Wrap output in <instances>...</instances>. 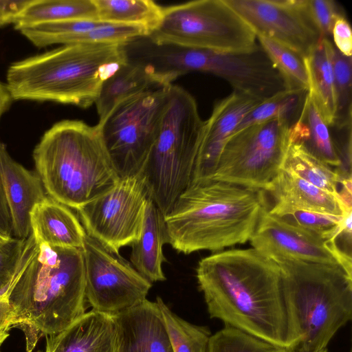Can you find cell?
Segmentation results:
<instances>
[{"label": "cell", "mask_w": 352, "mask_h": 352, "mask_svg": "<svg viewBox=\"0 0 352 352\" xmlns=\"http://www.w3.org/2000/svg\"><path fill=\"white\" fill-rule=\"evenodd\" d=\"M156 43L219 52L255 48L256 36L225 0H197L163 8L148 36Z\"/></svg>", "instance_id": "cell-8"}, {"label": "cell", "mask_w": 352, "mask_h": 352, "mask_svg": "<svg viewBox=\"0 0 352 352\" xmlns=\"http://www.w3.org/2000/svg\"><path fill=\"white\" fill-rule=\"evenodd\" d=\"M267 208L264 190L214 179L191 182L164 217L168 244L188 254L245 243Z\"/></svg>", "instance_id": "cell-3"}, {"label": "cell", "mask_w": 352, "mask_h": 352, "mask_svg": "<svg viewBox=\"0 0 352 352\" xmlns=\"http://www.w3.org/2000/svg\"><path fill=\"white\" fill-rule=\"evenodd\" d=\"M256 35L269 38L304 58L320 40L305 0H225Z\"/></svg>", "instance_id": "cell-13"}, {"label": "cell", "mask_w": 352, "mask_h": 352, "mask_svg": "<svg viewBox=\"0 0 352 352\" xmlns=\"http://www.w3.org/2000/svg\"><path fill=\"white\" fill-rule=\"evenodd\" d=\"M308 91L285 89L264 100L246 115L234 133L250 125L275 118L284 119L292 126L300 117Z\"/></svg>", "instance_id": "cell-30"}, {"label": "cell", "mask_w": 352, "mask_h": 352, "mask_svg": "<svg viewBox=\"0 0 352 352\" xmlns=\"http://www.w3.org/2000/svg\"><path fill=\"white\" fill-rule=\"evenodd\" d=\"M151 197L143 173L120 178L109 191L76 210L86 233L116 256L141 234Z\"/></svg>", "instance_id": "cell-11"}, {"label": "cell", "mask_w": 352, "mask_h": 352, "mask_svg": "<svg viewBox=\"0 0 352 352\" xmlns=\"http://www.w3.org/2000/svg\"><path fill=\"white\" fill-rule=\"evenodd\" d=\"M17 30L38 47L53 44H126L149 34L148 31L141 26L85 19L42 23L23 27Z\"/></svg>", "instance_id": "cell-17"}, {"label": "cell", "mask_w": 352, "mask_h": 352, "mask_svg": "<svg viewBox=\"0 0 352 352\" xmlns=\"http://www.w3.org/2000/svg\"><path fill=\"white\" fill-rule=\"evenodd\" d=\"M160 84L168 83L164 82L150 67L127 60L101 87L95 102L99 120L122 100Z\"/></svg>", "instance_id": "cell-25"}, {"label": "cell", "mask_w": 352, "mask_h": 352, "mask_svg": "<svg viewBox=\"0 0 352 352\" xmlns=\"http://www.w3.org/2000/svg\"><path fill=\"white\" fill-rule=\"evenodd\" d=\"M269 212L323 239L334 241L339 233L343 216L306 210L273 207L269 208Z\"/></svg>", "instance_id": "cell-33"}, {"label": "cell", "mask_w": 352, "mask_h": 352, "mask_svg": "<svg viewBox=\"0 0 352 352\" xmlns=\"http://www.w3.org/2000/svg\"><path fill=\"white\" fill-rule=\"evenodd\" d=\"M263 101L233 91L216 102L210 118L204 121L191 182L212 179L226 142L246 115Z\"/></svg>", "instance_id": "cell-16"}, {"label": "cell", "mask_w": 352, "mask_h": 352, "mask_svg": "<svg viewBox=\"0 0 352 352\" xmlns=\"http://www.w3.org/2000/svg\"><path fill=\"white\" fill-rule=\"evenodd\" d=\"M32 0H0V16L4 23H14Z\"/></svg>", "instance_id": "cell-39"}, {"label": "cell", "mask_w": 352, "mask_h": 352, "mask_svg": "<svg viewBox=\"0 0 352 352\" xmlns=\"http://www.w3.org/2000/svg\"><path fill=\"white\" fill-rule=\"evenodd\" d=\"M204 124L193 96L172 84L169 102L142 173L151 197L164 217L191 182Z\"/></svg>", "instance_id": "cell-7"}, {"label": "cell", "mask_w": 352, "mask_h": 352, "mask_svg": "<svg viewBox=\"0 0 352 352\" xmlns=\"http://www.w3.org/2000/svg\"><path fill=\"white\" fill-rule=\"evenodd\" d=\"M0 236L10 239L12 236V218L0 177Z\"/></svg>", "instance_id": "cell-41"}, {"label": "cell", "mask_w": 352, "mask_h": 352, "mask_svg": "<svg viewBox=\"0 0 352 352\" xmlns=\"http://www.w3.org/2000/svg\"><path fill=\"white\" fill-rule=\"evenodd\" d=\"M8 300L12 328L23 331L31 352L42 336L62 331L86 312L82 250L36 244L30 234Z\"/></svg>", "instance_id": "cell-2"}, {"label": "cell", "mask_w": 352, "mask_h": 352, "mask_svg": "<svg viewBox=\"0 0 352 352\" xmlns=\"http://www.w3.org/2000/svg\"><path fill=\"white\" fill-rule=\"evenodd\" d=\"M126 61L124 44L64 45L12 63L6 85L12 100L86 109L95 104L103 82Z\"/></svg>", "instance_id": "cell-4"}, {"label": "cell", "mask_w": 352, "mask_h": 352, "mask_svg": "<svg viewBox=\"0 0 352 352\" xmlns=\"http://www.w3.org/2000/svg\"><path fill=\"white\" fill-rule=\"evenodd\" d=\"M307 12L321 38H331L337 17L344 14L341 6L333 0H305Z\"/></svg>", "instance_id": "cell-36"}, {"label": "cell", "mask_w": 352, "mask_h": 352, "mask_svg": "<svg viewBox=\"0 0 352 352\" xmlns=\"http://www.w3.org/2000/svg\"><path fill=\"white\" fill-rule=\"evenodd\" d=\"M10 239H6L0 236V249L9 241Z\"/></svg>", "instance_id": "cell-43"}, {"label": "cell", "mask_w": 352, "mask_h": 352, "mask_svg": "<svg viewBox=\"0 0 352 352\" xmlns=\"http://www.w3.org/2000/svg\"><path fill=\"white\" fill-rule=\"evenodd\" d=\"M118 352H173L157 302L147 299L115 314Z\"/></svg>", "instance_id": "cell-19"}, {"label": "cell", "mask_w": 352, "mask_h": 352, "mask_svg": "<svg viewBox=\"0 0 352 352\" xmlns=\"http://www.w3.org/2000/svg\"><path fill=\"white\" fill-rule=\"evenodd\" d=\"M156 302L163 315L173 352H208L212 335L206 326L193 324L182 319L157 297Z\"/></svg>", "instance_id": "cell-31"}, {"label": "cell", "mask_w": 352, "mask_h": 352, "mask_svg": "<svg viewBox=\"0 0 352 352\" xmlns=\"http://www.w3.org/2000/svg\"><path fill=\"white\" fill-rule=\"evenodd\" d=\"M12 100L6 85L0 81V120L6 111L8 110Z\"/></svg>", "instance_id": "cell-42"}, {"label": "cell", "mask_w": 352, "mask_h": 352, "mask_svg": "<svg viewBox=\"0 0 352 352\" xmlns=\"http://www.w3.org/2000/svg\"><path fill=\"white\" fill-rule=\"evenodd\" d=\"M46 340L45 352H118L115 314L91 309Z\"/></svg>", "instance_id": "cell-20"}, {"label": "cell", "mask_w": 352, "mask_h": 352, "mask_svg": "<svg viewBox=\"0 0 352 352\" xmlns=\"http://www.w3.org/2000/svg\"><path fill=\"white\" fill-rule=\"evenodd\" d=\"M33 158L47 195L76 210L120 180L96 126L82 121L54 124L36 146Z\"/></svg>", "instance_id": "cell-5"}, {"label": "cell", "mask_w": 352, "mask_h": 352, "mask_svg": "<svg viewBox=\"0 0 352 352\" xmlns=\"http://www.w3.org/2000/svg\"><path fill=\"white\" fill-rule=\"evenodd\" d=\"M3 25H4V23H3L1 16H0V26Z\"/></svg>", "instance_id": "cell-45"}, {"label": "cell", "mask_w": 352, "mask_h": 352, "mask_svg": "<svg viewBox=\"0 0 352 352\" xmlns=\"http://www.w3.org/2000/svg\"><path fill=\"white\" fill-rule=\"evenodd\" d=\"M299 338L296 352H318L352 318V274L337 265L275 261Z\"/></svg>", "instance_id": "cell-6"}, {"label": "cell", "mask_w": 352, "mask_h": 352, "mask_svg": "<svg viewBox=\"0 0 352 352\" xmlns=\"http://www.w3.org/2000/svg\"><path fill=\"white\" fill-rule=\"evenodd\" d=\"M281 168L337 198L340 175L336 170L309 153L301 144L289 141Z\"/></svg>", "instance_id": "cell-29"}, {"label": "cell", "mask_w": 352, "mask_h": 352, "mask_svg": "<svg viewBox=\"0 0 352 352\" xmlns=\"http://www.w3.org/2000/svg\"><path fill=\"white\" fill-rule=\"evenodd\" d=\"M26 240L10 239L0 249V292L13 280L23 257Z\"/></svg>", "instance_id": "cell-37"}, {"label": "cell", "mask_w": 352, "mask_h": 352, "mask_svg": "<svg viewBox=\"0 0 352 352\" xmlns=\"http://www.w3.org/2000/svg\"><path fill=\"white\" fill-rule=\"evenodd\" d=\"M289 141L301 144L309 153L329 166L336 169L340 167V162L330 128L309 91L299 118L290 126Z\"/></svg>", "instance_id": "cell-24"}, {"label": "cell", "mask_w": 352, "mask_h": 352, "mask_svg": "<svg viewBox=\"0 0 352 352\" xmlns=\"http://www.w3.org/2000/svg\"><path fill=\"white\" fill-rule=\"evenodd\" d=\"M256 36L260 46L284 78L288 89L309 90V80L305 58L269 38Z\"/></svg>", "instance_id": "cell-32"}, {"label": "cell", "mask_w": 352, "mask_h": 352, "mask_svg": "<svg viewBox=\"0 0 352 352\" xmlns=\"http://www.w3.org/2000/svg\"><path fill=\"white\" fill-rule=\"evenodd\" d=\"M196 277L211 318L273 345L294 349V327L278 265L254 248L201 258Z\"/></svg>", "instance_id": "cell-1"}, {"label": "cell", "mask_w": 352, "mask_h": 352, "mask_svg": "<svg viewBox=\"0 0 352 352\" xmlns=\"http://www.w3.org/2000/svg\"><path fill=\"white\" fill-rule=\"evenodd\" d=\"M266 191L274 198L273 208L343 215L336 197L283 168H280Z\"/></svg>", "instance_id": "cell-23"}, {"label": "cell", "mask_w": 352, "mask_h": 352, "mask_svg": "<svg viewBox=\"0 0 352 352\" xmlns=\"http://www.w3.org/2000/svg\"><path fill=\"white\" fill-rule=\"evenodd\" d=\"M168 243L164 216L150 197L142 232L132 246L131 265L151 283L165 280L162 265L166 261L163 246Z\"/></svg>", "instance_id": "cell-22"}, {"label": "cell", "mask_w": 352, "mask_h": 352, "mask_svg": "<svg viewBox=\"0 0 352 352\" xmlns=\"http://www.w3.org/2000/svg\"><path fill=\"white\" fill-rule=\"evenodd\" d=\"M333 42L320 38L305 58L311 94L324 120L330 126L336 113V94L333 68Z\"/></svg>", "instance_id": "cell-26"}, {"label": "cell", "mask_w": 352, "mask_h": 352, "mask_svg": "<svg viewBox=\"0 0 352 352\" xmlns=\"http://www.w3.org/2000/svg\"><path fill=\"white\" fill-rule=\"evenodd\" d=\"M1 344H2V342H0V347H1ZM0 352H1V351H0Z\"/></svg>", "instance_id": "cell-46"}, {"label": "cell", "mask_w": 352, "mask_h": 352, "mask_svg": "<svg viewBox=\"0 0 352 352\" xmlns=\"http://www.w3.org/2000/svg\"><path fill=\"white\" fill-rule=\"evenodd\" d=\"M82 250L86 300L92 309L116 314L146 299L152 283L131 264L87 234Z\"/></svg>", "instance_id": "cell-12"}, {"label": "cell", "mask_w": 352, "mask_h": 352, "mask_svg": "<svg viewBox=\"0 0 352 352\" xmlns=\"http://www.w3.org/2000/svg\"><path fill=\"white\" fill-rule=\"evenodd\" d=\"M281 352H296V351L293 350L292 349H283ZM318 352H328L327 349L322 350Z\"/></svg>", "instance_id": "cell-44"}, {"label": "cell", "mask_w": 352, "mask_h": 352, "mask_svg": "<svg viewBox=\"0 0 352 352\" xmlns=\"http://www.w3.org/2000/svg\"><path fill=\"white\" fill-rule=\"evenodd\" d=\"M331 38L333 45L341 54L346 56H351L352 32L345 14L340 15L336 19Z\"/></svg>", "instance_id": "cell-38"}, {"label": "cell", "mask_w": 352, "mask_h": 352, "mask_svg": "<svg viewBox=\"0 0 352 352\" xmlns=\"http://www.w3.org/2000/svg\"><path fill=\"white\" fill-rule=\"evenodd\" d=\"M283 349L225 325L210 336L208 352H281Z\"/></svg>", "instance_id": "cell-35"}, {"label": "cell", "mask_w": 352, "mask_h": 352, "mask_svg": "<svg viewBox=\"0 0 352 352\" xmlns=\"http://www.w3.org/2000/svg\"><path fill=\"white\" fill-rule=\"evenodd\" d=\"M172 84L119 102L96 127L120 178L142 173L158 133Z\"/></svg>", "instance_id": "cell-9"}, {"label": "cell", "mask_w": 352, "mask_h": 352, "mask_svg": "<svg viewBox=\"0 0 352 352\" xmlns=\"http://www.w3.org/2000/svg\"><path fill=\"white\" fill-rule=\"evenodd\" d=\"M11 283L3 291L0 292L1 342H3L7 338V337L9 336V330L12 328V312L8 300V294Z\"/></svg>", "instance_id": "cell-40"}, {"label": "cell", "mask_w": 352, "mask_h": 352, "mask_svg": "<svg viewBox=\"0 0 352 352\" xmlns=\"http://www.w3.org/2000/svg\"><path fill=\"white\" fill-rule=\"evenodd\" d=\"M0 177L9 207L14 238L26 240L31 233L30 214L46 197L37 173L14 161L0 142Z\"/></svg>", "instance_id": "cell-18"}, {"label": "cell", "mask_w": 352, "mask_h": 352, "mask_svg": "<svg viewBox=\"0 0 352 352\" xmlns=\"http://www.w3.org/2000/svg\"><path fill=\"white\" fill-rule=\"evenodd\" d=\"M253 248L274 261L293 259L337 265L352 274L351 257L334 240H328L293 225L265 209L250 239Z\"/></svg>", "instance_id": "cell-14"}, {"label": "cell", "mask_w": 352, "mask_h": 352, "mask_svg": "<svg viewBox=\"0 0 352 352\" xmlns=\"http://www.w3.org/2000/svg\"><path fill=\"white\" fill-rule=\"evenodd\" d=\"M197 72L217 76L234 91L263 100L288 89L284 78L259 44L241 52L199 50Z\"/></svg>", "instance_id": "cell-15"}, {"label": "cell", "mask_w": 352, "mask_h": 352, "mask_svg": "<svg viewBox=\"0 0 352 352\" xmlns=\"http://www.w3.org/2000/svg\"><path fill=\"white\" fill-rule=\"evenodd\" d=\"M98 20L103 22L137 25L150 33L159 24L163 7L151 0H94Z\"/></svg>", "instance_id": "cell-28"}, {"label": "cell", "mask_w": 352, "mask_h": 352, "mask_svg": "<svg viewBox=\"0 0 352 352\" xmlns=\"http://www.w3.org/2000/svg\"><path fill=\"white\" fill-rule=\"evenodd\" d=\"M333 68L336 113L331 126H342L352 122V57L343 55L334 46Z\"/></svg>", "instance_id": "cell-34"}, {"label": "cell", "mask_w": 352, "mask_h": 352, "mask_svg": "<svg viewBox=\"0 0 352 352\" xmlns=\"http://www.w3.org/2000/svg\"><path fill=\"white\" fill-rule=\"evenodd\" d=\"M31 233L36 244L82 250L87 233L70 208L50 196L30 214Z\"/></svg>", "instance_id": "cell-21"}, {"label": "cell", "mask_w": 352, "mask_h": 352, "mask_svg": "<svg viewBox=\"0 0 352 352\" xmlns=\"http://www.w3.org/2000/svg\"><path fill=\"white\" fill-rule=\"evenodd\" d=\"M98 20L94 0H32L14 23L23 27L71 20Z\"/></svg>", "instance_id": "cell-27"}, {"label": "cell", "mask_w": 352, "mask_h": 352, "mask_svg": "<svg viewBox=\"0 0 352 352\" xmlns=\"http://www.w3.org/2000/svg\"><path fill=\"white\" fill-rule=\"evenodd\" d=\"M290 126L287 120L275 118L232 134L212 179L266 191L282 167Z\"/></svg>", "instance_id": "cell-10"}]
</instances>
